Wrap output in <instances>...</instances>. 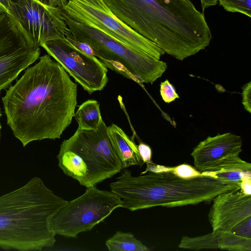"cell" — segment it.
Here are the masks:
<instances>
[{"label":"cell","instance_id":"1","mask_svg":"<svg viewBox=\"0 0 251 251\" xmlns=\"http://www.w3.org/2000/svg\"><path fill=\"white\" fill-rule=\"evenodd\" d=\"M77 93L62 66L45 54L1 98L7 124L23 147L59 139L75 116Z\"/></svg>","mask_w":251,"mask_h":251},{"label":"cell","instance_id":"2","mask_svg":"<svg viewBox=\"0 0 251 251\" xmlns=\"http://www.w3.org/2000/svg\"><path fill=\"white\" fill-rule=\"evenodd\" d=\"M120 20L179 60L207 47L212 34L190 0H103Z\"/></svg>","mask_w":251,"mask_h":251},{"label":"cell","instance_id":"3","mask_svg":"<svg viewBox=\"0 0 251 251\" xmlns=\"http://www.w3.org/2000/svg\"><path fill=\"white\" fill-rule=\"evenodd\" d=\"M123 170L109 186L111 191L121 199L122 207L131 211L158 206L170 208L209 202L220 193L240 189L239 183L202 174L182 178L163 166L160 171H148L139 176Z\"/></svg>","mask_w":251,"mask_h":251},{"label":"cell","instance_id":"4","mask_svg":"<svg viewBox=\"0 0 251 251\" xmlns=\"http://www.w3.org/2000/svg\"><path fill=\"white\" fill-rule=\"evenodd\" d=\"M68 201L56 195L39 177L0 196V248L21 251L52 247V216Z\"/></svg>","mask_w":251,"mask_h":251},{"label":"cell","instance_id":"5","mask_svg":"<svg viewBox=\"0 0 251 251\" xmlns=\"http://www.w3.org/2000/svg\"><path fill=\"white\" fill-rule=\"evenodd\" d=\"M102 120L97 129L78 128L64 140L57 155L58 166L67 176L86 188L95 186L123 170Z\"/></svg>","mask_w":251,"mask_h":251},{"label":"cell","instance_id":"6","mask_svg":"<svg viewBox=\"0 0 251 251\" xmlns=\"http://www.w3.org/2000/svg\"><path fill=\"white\" fill-rule=\"evenodd\" d=\"M62 15L73 38L89 45L101 62L121 64L140 81L151 84L166 71V62L132 49L99 30L75 21L63 9Z\"/></svg>","mask_w":251,"mask_h":251},{"label":"cell","instance_id":"7","mask_svg":"<svg viewBox=\"0 0 251 251\" xmlns=\"http://www.w3.org/2000/svg\"><path fill=\"white\" fill-rule=\"evenodd\" d=\"M120 198L111 191L95 186L67 202L51 217L50 228L55 234L75 238L78 233L91 230L116 208L122 207Z\"/></svg>","mask_w":251,"mask_h":251},{"label":"cell","instance_id":"8","mask_svg":"<svg viewBox=\"0 0 251 251\" xmlns=\"http://www.w3.org/2000/svg\"><path fill=\"white\" fill-rule=\"evenodd\" d=\"M62 9L73 20L96 29L126 45L159 60L165 52L120 20L103 0H69Z\"/></svg>","mask_w":251,"mask_h":251},{"label":"cell","instance_id":"9","mask_svg":"<svg viewBox=\"0 0 251 251\" xmlns=\"http://www.w3.org/2000/svg\"><path fill=\"white\" fill-rule=\"evenodd\" d=\"M9 15L36 49L48 41L73 36L62 9L39 0H11Z\"/></svg>","mask_w":251,"mask_h":251},{"label":"cell","instance_id":"10","mask_svg":"<svg viewBox=\"0 0 251 251\" xmlns=\"http://www.w3.org/2000/svg\"><path fill=\"white\" fill-rule=\"evenodd\" d=\"M36 49L13 19L0 13V92L40 56Z\"/></svg>","mask_w":251,"mask_h":251},{"label":"cell","instance_id":"11","mask_svg":"<svg viewBox=\"0 0 251 251\" xmlns=\"http://www.w3.org/2000/svg\"><path fill=\"white\" fill-rule=\"evenodd\" d=\"M64 37L48 41L41 46L89 94L102 90L108 81L107 68L97 57L72 46Z\"/></svg>","mask_w":251,"mask_h":251},{"label":"cell","instance_id":"12","mask_svg":"<svg viewBox=\"0 0 251 251\" xmlns=\"http://www.w3.org/2000/svg\"><path fill=\"white\" fill-rule=\"evenodd\" d=\"M241 137L231 132L208 136L193 149L191 155L201 173L219 171L226 165L240 160Z\"/></svg>","mask_w":251,"mask_h":251},{"label":"cell","instance_id":"13","mask_svg":"<svg viewBox=\"0 0 251 251\" xmlns=\"http://www.w3.org/2000/svg\"><path fill=\"white\" fill-rule=\"evenodd\" d=\"M212 201L208 215L212 231H231L251 217V195L240 190L220 193Z\"/></svg>","mask_w":251,"mask_h":251},{"label":"cell","instance_id":"14","mask_svg":"<svg viewBox=\"0 0 251 251\" xmlns=\"http://www.w3.org/2000/svg\"><path fill=\"white\" fill-rule=\"evenodd\" d=\"M107 134L112 148L121 160L123 169L131 166H141L143 162L139 155L137 145L115 124L107 127Z\"/></svg>","mask_w":251,"mask_h":251},{"label":"cell","instance_id":"15","mask_svg":"<svg viewBox=\"0 0 251 251\" xmlns=\"http://www.w3.org/2000/svg\"><path fill=\"white\" fill-rule=\"evenodd\" d=\"M75 116L80 129H97L102 121L100 104L94 100H87L79 105Z\"/></svg>","mask_w":251,"mask_h":251},{"label":"cell","instance_id":"16","mask_svg":"<svg viewBox=\"0 0 251 251\" xmlns=\"http://www.w3.org/2000/svg\"><path fill=\"white\" fill-rule=\"evenodd\" d=\"M109 251H149L150 250L131 232L118 231L105 243Z\"/></svg>","mask_w":251,"mask_h":251},{"label":"cell","instance_id":"17","mask_svg":"<svg viewBox=\"0 0 251 251\" xmlns=\"http://www.w3.org/2000/svg\"><path fill=\"white\" fill-rule=\"evenodd\" d=\"M178 248L198 251L203 249H219L218 232L212 231L209 234L195 237H182Z\"/></svg>","mask_w":251,"mask_h":251},{"label":"cell","instance_id":"18","mask_svg":"<svg viewBox=\"0 0 251 251\" xmlns=\"http://www.w3.org/2000/svg\"><path fill=\"white\" fill-rule=\"evenodd\" d=\"M218 232L219 249L233 251H251V239L231 231Z\"/></svg>","mask_w":251,"mask_h":251},{"label":"cell","instance_id":"19","mask_svg":"<svg viewBox=\"0 0 251 251\" xmlns=\"http://www.w3.org/2000/svg\"><path fill=\"white\" fill-rule=\"evenodd\" d=\"M218 1L226 11L251 17V0H218Z\"/></svg>","mask_w":251,"mask_h":251},{"label":"cell","instance_id":"20","mask_svg":"<svg viewBox=\"0 0 251 251\" xmlns=\"http://www.w3.org/2000/svg\"><path fill=\"white\" fill-rule=\"evenodd\" d=\"M168 168L170 171L182 178H192L201 175V174L195 168L186 164Z\"/></svg>","mask_w":251,"mask_h":251},{"label":"cell","instance_id":"21","mask_svg":"<svg viewBox=\"0 0 251 251\" xmlns=\"http://www.w3.org/2000/svg\"><path fill=\"white\" fill-rule=\"evenodd\" d=\"M160 94L163 100L166 103H170L179 98L174 86L167 79L161 82Z\"/></svg>","mask_w":251,"mask_h":251},{"label":"cell","instance_id":"22","mask_svg":"<svg viewBox=\"0 0 251 251\" xmlns=\"http://www.w3.org/2000/svg\"><path fill=\"white\" fill-rule=\"evenodd\" d=\"M251 217L237 225L231 231L232 233L245 238L251 239Z\"/></svg>","mask_w":251,"mask_h":251},{"label":"cell","instance_id":"23","mask_svg":"<svg viewBox=\"0 0 251 251\" xmlns=\"http://www.w3.org/2000/svg\"><path fill=\"white\" fill-rule=\"evenodd\" d=\"M64 38L69 44L80 51L86 54L96 57V54L93 50L88 44L75 39L73 36H65Z\"/></svg>","mask_w":251,"mask_h":251},{"label":"cell","instance_id":"24","mask_svg":"<svg viewBox=\"0 0 251 251\" xmlns=\"http://www.w3.org/2000/svg\"><path fill=\"white\" fill-rule=\"evenodd\" d=\"M137 148L139 155L143 163H146L151 164L154 163L151 161V149L149 145L141 142L137 145Z\"/></svg>","mask_w":251,"mask_h":251},{"label":"cell","instance_id":"25","mask_svg":"<svg viewBox=\"0 0 251 251\" xmlns=\"http://www.w3.org/2000/svg\"><path fill=\"white\" fill-rule=\"evenodd\" d=\"M242 104L245 109L251 113V82L245 84L242 87Z\"/></svg>","mask_w":251,"mask_h":251},{"label":"cell","instance_id":"26","mask_svg":"<svg viewBox=\"0 0 251 251\" xmlns=\"http://www.w3.org/2000/svg\"><path fill=\"white\" fill-rule=\"evenodd\" d=\"M244 193L251 195V177L244 178L240 183V189Z\"/></svg>","mask_w":251,"mask_h":251},{"label":"cell","instance_id":"27","mask_svg":"<svg viewBox=\"0 0 251 251\" xmlns=\"http://www.w3.org/2000/svg\"><path fill=\"white\" fill-rule=\"evenodd\" d=\"M67 0H47V4L59 8H63L68 3Z\"/></svg>","mask_w":251,"mask_h":251},{"label":"cell","instance_id":"28","mask_svg":"<svg viewBox=\"0 0 251 251\" xmlns=\"http://www.w3.org/2000/svg\"><path fill=\"white\" fill-rule=\"evenodd\" d=\"M11 0H0V7L3 12L10 15Z\"/></svg>","mask_w":251,"mask_h":251},{"label":"cell","instance_id":"29","mask_svg":"<svg viewBox=\"0 0 251 251\" xmlns=\"http://www.w3.org/2000/svg\"><path fill=\"white\" fill-rule=\"evenodd\" d=\"M202 12L206 8L217 4L218 0H200Z\"/></svg>","mask_w":251,"mask_h":251},{"label":"cell","instance_id":"30","mask_svg":"<svg viewBox=\"0 0 251 251\" xmlns=\"http://www.w3.org/2000/svg\"><path fill=\"white\" fill-rule=\"evenodd\" d=\"M2 116V113L1 111V109L0 108V138H1V125L0 123V118Z\"/></svg>","mask_w":251,"mask_h":251},{"label":"cell","instance_id":"31","mask_svg":"<svg viewBox=\"0 0 251 251\" xmlns=\"http://www.w3.org/2000/svg\"><path fill=\"white\" fill-rule=\"evenodd\" d=\"M1 12H3L2 10L1 9V8L0 7V13Z\"/></svg>","mask_w":251,"mask_h":251}]
</instances>
